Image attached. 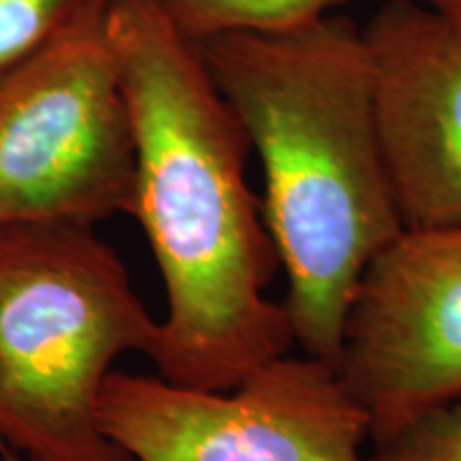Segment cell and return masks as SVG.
Listing matches in <instances>:
<instances>
[{"label":"cell","mask_w":461,"mask_h":461,"mask_svg":"<svg viewBox=\"0 0 461 461\" xmlns=\"http://www.w3.org/2000/svg\"><path fill=\"white\" fill-rule=\"evenodd\" d=\"M107 26L135 137L131 216L167 297L152 361L169 383L233 389L295 346L285 305L267 297L282 265L246 180L250 137L158 0H109Z\"/></svg>","instance_id":"1"},{"label":"cell","mask_w":461,"mask_h":461,"mask_svg":"<svg viewBox=\"0 0 461 461\" xmlns=\"http://www.w3.org/2000/svg\"><path fill=\"white\" fill-rule=\"evenodd\" d=\"M263 165V216L278 248L293 339L338 367L367 265L406 229L384 160L366 41L325 15L282 32L197 43Z\"/></svg>","instance_id":"2"},{"label":"cell","mask_w":461,"mask_h":461,"mask_svg":"<svg viewBox=\"0 0 461 461\" xmlns=\"http://www.w3.org/2000/svg\"><path fill=\"white\" fill-rule=\"evenodd\" d=\"M158 331L92 224L0 229V448L24 461H129L101 428V393L118 357L152 359Z\"/></svg>","instance_id":"3"},{"label":"cell","mask_w":461,"mask_h":461,"mask_svg":"<svg viewBox=\"0 0 461 461\" xmlns=\"http://www.w3.org/2000/svg\"><path fill=\"white\" fill-rule=\"evenodd\" d=\"M107 3L0 75V229L132 212L135 137Z\"/></svg>","instance_id":"4"},{"label":"cell","mask_w":461,"mask_h":461,"mask_svg":"<svg viewBox=\"0 0 461 461\" xmlns=\"http://www.w3.org/2000/svg\"><path fill=\"white\" fill-rule=\"evenodd\" d=\"M99 414L129 461H366L370 440V417L338 367L303 353L227 391L113 370Z\"/></svg>","instance_id":"5"},{"label":"cell","mask_w":461,"mask_h":461,"mask_svg":"<svg viewBox=\"0 0 461 461\" xmlns=\"http://www.w3.org/2000/svg\"><path fill=\"white\" fill-rule=\"evenodd\" d=\"M338 372L383 442L461 397V224L406 227L357 286Z\"/></svg>","instance_id":"6"},{"label":"cell","mask_w":461,"mask_h":461,"mask_svg":"<svg viewBox=\"0 0 461 461\" xmlns=\"http://www.w3.org/2000/svg\"><path fill=\"white\" fill-rule=\"evenodd\" d=\"M361 34L403 222L461 224V22L420 0H387Z\"/></svg>","instance_id":"7"},{"label":"cell","mask_w":461,"mask_h":461,"mask_svg":"<svg viewBox=\"0 0 461 461\" xmlns=\"http://www.w3.org/2000/svg\"><path fill=\"white\" fill-rule=\"evenodd\" d=\"M344 0H158L173 28L190 41L229 32H282L330 15Z\"/></svg>","instance_id":"8"},{"label":"cell","mask_w":461,"mask_h":461,"mask_svg":"<svg viewBox=\"0 0 461 461\" xmlns=\"http://www.w3.org/2000/svg\"><path fill=\"white\" fill-rule=\"evenodd\" d=\"M107 0H0V75Z\"/></svg>","instance_id":"9"},{"label":"cell","mask_w":461,"mask_h":461,"mask_svg":"<svg viewBox=\"0 0 461 461\" xmlns=\"http://www.w3.org/2000/svg\"><path fill=\"white\" fill-rule=\"evenodd\" d=\"M366 461H461V397L374 442Z\"/></svg>","instance_id":"10"},{"label":"cell","mask_w":461,"mask_h":461,"mask_svg":"<svg viewBox=\"0 0 461 461\" xmlns=\"http://www.w3.org/2000/svg\"><path fill=\"white\" fill-rule=\"evenodd\" d=\"M420 3L429 5V7L442 11V14L453 17V20L461 22V0H420Z\"/></svg>","instance_id":"11"},{"label":"cell","mask_w":461,"mask_h":461,"mask_svg":"<svg viewBox=\"0 0 461 461\" xmlns=\"http://www.w3.org/2000/svg\"><path fill=\"white\" fill-rule=\"evenodd\" d=\"M0 461H24L20 455L11 453L9 448H0Z\"/></svg>","instance_id":"12"}]
</instances>
